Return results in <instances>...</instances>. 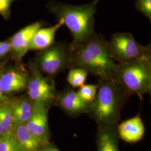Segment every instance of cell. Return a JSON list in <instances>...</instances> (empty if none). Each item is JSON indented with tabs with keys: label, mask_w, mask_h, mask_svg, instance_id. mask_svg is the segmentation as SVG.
I'll return each instance as SVG.
<instances>
[{
	"label": "cell",
	"mask_w": 151,
	"mask_h": 151,
	"mask_svg": "<svg viewBox=\"0 0 151 151\" xmlns=\"http://www.w3.org/2000/svg\"><path fill=\"white\" fill-rule=\"evenodd\" d=\"M33 104L30 99H23L18 100L11 105L13 113H32Z\"/></svg>",
	"instance_id": "20"
},
{
	"label": "cell",
	"mask_w": 151,
	"mask_h": 151,
	"mask_svg": "<svg viewBox=\"0 0 151 151\" xmlns=\"http://www.w3.org/2000/svg\"><path fill=\"white\" fill-rule=\"evenodd\" d=\"M30 70L32 75L29 78L27 87L31 100L47 105L57 99L54 83L42 75L34 65L31 66Z\"/></svg>",
	"instance_id": "7"
},
{
	"label": "cell",
	"mask_w": 151,
	"mask_h": 151,
	"mask_svg": "<svg viewBox=\"0 0 151 151\" xmlns=\"http://www.w3.org/2000/svg\"><path fill=\"white\" fill-rule=\"evenodd\" d=\"M1 103H2V101H1V100H0V104H1Z\"/></svg>",
	"instance_id": "26"
},
{
	"label": "cell",
	"mask_w": 151,
	"mask_h": 151,
	"mask_svg": "<svg viewBox=\"0 0 151 151\" xmlns=\"http://www.w3.org/2000/svg\"><path fill=\"white\" fill-rule=\"evenodd\" d=\"M13 111L11 105L7 103L0 105V137L12 130Z\"/></svg>",
	"instance_id": "15"
},
{
	"label": "cell",
	"mask_w": 151,
	"mask_h": 151,
	"mask_svg": "<svg viewBox=\"0 0 151 151\" xmlns=\"http://www.w3.org/2000/svg\"></svg>",
	"instance_id": "27"
},
{
	"label": "cell",
	"mask_w": 151,
	"mask_h": 151,
	"mask_svg": "<svg viewBox=\"0 0 151 151\" xmlns=\"http://www.w3.org/2000/svg\"><path fill=\"white\" fill-rule=\"evenodd\" d=\"M100 0L83 5L54 2L50 5V11L62 20L70 31L73 44L82 43L95 34V15Z\"/></svg>",
	"instance_id": "2"
},
{
	"label": "cell",
	"mask_w": 151,
	"mask_h": 151,
	"mask_svg": "<svg viewBox=\"0 0 151 151\" xmlns=\"http://www.w3.org/2000/svg\"><path fill=\"white\" fill-rule=\"evenodd\" d=\"M125 95L124 90L114 80L99 79L96 96L90 110L100 122L113 123L118 118Z\"/></svg>",
	"instance_id": "4"
},
{
	"label": "cell",
	"mask_w": 151,
	"mask_h": 151,
	"mask_svg": "<svg viewBox=\"0 0 151 151\" xmlns=\"http://www.w3.org/2000/svg\"><path fill=\"white\" fill-rule=\"evenodd\" d=\"M0 151H22L12 130L0 137Z\"/></svg>",
	"instance_id": "18"
},
{
	"label": "cell",
	"mask_w": 151,
	"mask_h": 151,
	"mask_svg": "<svg viewBox=\"0 0 151 151\" xmlns=\"http://www.w3.org/2000/svg\"><path fill=\"white\" fill-rule=\"evenodd\" d=\"M97 151H119L115 137L112 133L104 131L100 134Z\"/></svg>",
	"instance_id": "16"
},
{
	"label": "cell",
	"mask_w": 151,
	"mask_h": 151,
	"mask_svg": "<svg viewBox=\"0 0 151 151\" xmlns=\"http://www.w3.org/2000/svg\"><path fill=\"white\" fill-rule=\"evenodd\" d=\"M113 80L125 95L135 94L142 99L151 90V55L125 63L116 64Z\"/></svg>",
	"instance_id": "3"
},
{
	"label": "cell",
	"mask_w": 151,
	"mask_h": 151,
	"mask_svg": "<svg viewBox=\"0 0 151 151\" xmlns=\"http://www.w3.org/2000/svg\"><path fill=\"white\" fill-rule=\"evenodd\" d=\"M57 100L60 107L72 114L82 113L90 110L91 103L84 101L77 92L66 88L57 96Z\"/></svg>",
	"instance_id": "10"
},
{
	"label": "cell",
	"mask_w": 151,
	"mask_h": 151,
	"mask_svg": "<svg viewBox=\"0 0 151 151\" xmlns=\"http://www.w3.org/2000/svg\"><path fill=\"white\" fill-rule=\"evenodd\" d=\"M135 9L151 22V0H136Z\"/></svg>",
	"instance_id": "21"
},
{
	"label": "cell",
	"mask_w": 151,
	"mask_h": 151,
	"mask_svg": "<svg viewBox=\"0 0 151 151\" xmlns=\"http://www.w3.org/2000/svg\"><path fill=\"white\" fill-rule=\"evenodd\" d=\"M70 48V43L65 42L52 44L39 54L35 67L48 75L60 73L69 68Z\"/></svg>",
	"instance_id": "6"
},
{
	"label": "cell",
	"mask_w": 151,
	"mask_h": 151,
	"mask_svg": "<svg viewBox=\"0 0 151 151\" xmlns=\"http://www.w3.org/2000/svg\"><path fill=\"white\" fill-rule=\"evenodd\" d=\"M43 151H60L56 148L55 147H48L45 148L44 150H43Z\"/></svg>",
	"instance_id": "25"
},
{
	"label": "cell",
	"mask_w": 151,
	"mask_h": 151,
	"mask_svg": "<svg viewBox=\"0 0 151 151\" xmlns=\"http://www.w3.org/2000/svg\"><path fill=\"white\" fill-rule=\"evenodd\" d=\"M88 73L86 70L80 68H70L67 80L72 87H80L84 85Z\"/></svg>",
	"instance_id": "17"
},
{
	"label": "cell",
	"mask_w": 151,
	"mask_h": 151,
	"mask_svg": "<svg viewBox=\"0 0 151 151\" xmlns=\"http://www.w3.org/2000/svg\"><path fill=\"white\" fill-rule=\"evenodd\" d=\"M47 105L34 102L30 118L26 123L27 129L42 145H45L49 140L48 113Z\"/></svg>",
	"instance_id": "8"
},
{
	"label": "cell",
	"mask_w": 151,
	"mask_h": 151,
	"mask_svg": "<svg viewBox=\"0 0 151 151\" xmlns=\"http://www.w3.org/2000/svg\"><path fill=\"white\" fill-rule=\"evenodd\" d=\"M110 54L118 63L129 62L151 55V45H143L135 40L131 33L117 32L108 42Z\"/></svg>",
	"instance_id": "5"
},
{
	"label": "cell",
	"mask_w": 151,
	"mask_h": 151,
	"mask_svg": "<svg viewBox=\"0 0 151 151\" xmlns=\"http://www.w3.org/2000/svg\"><path fill=\"white\" fill-rule=\"evenodd\" d=\"M64 25L62 20L54 25L42 28L34 34L29 45V50H43L54 43V39L58 30Z\"/></svg>",
	"instance_id": "13"
},
{
	"label": "cell",
	"mask_w": 151,
	"mask_h": 151,
	"mask_svg": "<svg viewBox=\"0 0 151 151\" xmlns=\"http://www.w3.org/2000/svg\"><path fill=\"white\" fill-rule=\"evenodd\" d=\"M69 68H80L96 76L99 79L113 80L116 64L110 54L108 41L95 34L78 44L70 43Z\"/></svg>",
	"instance_id": "1"
},
{
	"label": "cell",
	"mask_w": 151,
	"mask_h": 151,
	"mask_svg": "<svg viewBox=\"0 0 151 151\" xmlns=\"http://www.w3.org/2000/svg\"><path fill=\"white\" fill-rule=\"evenodd\" d=\"M41 27V22H35L22 29L13 36L10 42L11 50L18 60H22L27 53L34 34Z\"/></svg>",
	"instance_id": "9"
},
{
	"label": "cell",
	"mask_w": 151,
	"mask_h": 151,
	"mask_svg": "<svg viewBox=\"0 0 151 151\" xmlns=\"http://www.w3.org/2000/svg\"><path fill=\"white\" fill-rule=\"evenodd\" d=\"M11 50V44L9 42H0V58L4 57Z\"/></svg>",
	"instance_id": "23"
},
{
	"label": "cell",
	"mask_w": 151,
	"mask_h": 151,
	"mask_svg": "<svg viewBox=\"0 0 151 151\" xmlns=\"http://www.w3.org/2000/svg\"><path fill=\"white\" fill-rule=\"evenodd\" d=\"M7 100V98L4 95V93L2 91L1 87H0V100L2 101V103H5L6 100Z\"/></svg>",
	"instance_id": "24"
},
{
	"label": "cell",
	"mask_w": 151,
	"mask_h": 151,
	"mask_svg": "<svg viewBox=\"0 0 151 151\" xmlns=\"http://www.w3.org/2000/svg\"><path fill=\"white\" fill-rule=\"evenodd\" d=\"M15 0H0V15L6 17L9 14L11 4Z\"/></svg>",
	"instance_id": "22"
},
{
	"label": "cell",
	"mask_w": 151,
	"mask_h": 151,
	"mask_svg": "<svg viewBox=\"0 0 151 151\" xmlns=\"http://www.w3.org/2000/svg\"><path fill=\"white\" fill-rule=\"evenodd\" d=\"M97 90V85H84L80 87L77 93L84 101L91 103L96 97Z\"/></svg>",
	"instance_id": "19"
},
{
	"label": "cell",
	"mask_w": 151,
	"mask_h": 151,
	"mask_svg": "<svg viewBox=\"0 0 151 151\" xmlns=\"http://www.w3.org/2000/svg\"><path fill=\"white\" fill-rule=\"evenodd\" d=\"M118 129L120 138L128 143H136L141 140L145 132L139 115L121 123Z\"/></svg>",
	"instance_id": "11"
},
{
	"label": "cell",
	"mask_w": 151,
	"mask_h": 151,
	"mask_svg": "<svg viewBox=\"0 0 151 151\" xmlns=\"http://www.w3.org/2000/svg\"><path fill=\"white\" fill-rule=\"evenodd\" d=\"M14 132L22 151H36L42 146V143L27 129L25 124L16 125Z\"/></svg>",
	"instance_id": "14"
},
{
	"label": "cell",
	"mask_w": 151,
	"mask_h": 151,
	"mask_svg": "<svg viewBox=\"0 0 151 151\" xmlns=\"http://www.w3.org/2000/svg\"><path fill=\"white\" fill-rule=\"evenodd\" d=\"M29 77L22 70H11L0 76V87L4 93L21 91L27 87Z\"/></svg>",
	"instance_id": "12"
}]
</instances>
